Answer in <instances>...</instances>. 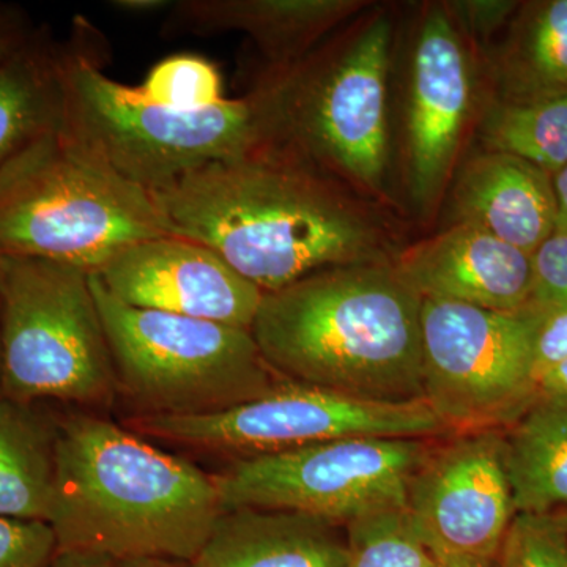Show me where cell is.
<instances>
[{
  "instance_id": "4fadbf2b",
  "label": "cell",
  "mask_w": 567,
  "mask_h": 567,
  "mask_svg": "<svg viewBox=\"0 0 567 567\" xmlns=\"http://www.w3.org/2000/svg\"><path fill=\"white\" fill-rule=\"evenodd\" d=\"M406 82V183L425 210L450 181L475 102V63L445 3L417 24Z\"/></svg>"
},
{
  "instance_id": "e0dca14e",
  "label": "cell",
  "mask_w": 567,
  "mask_h": 567,
  "mask_svg": "<svg viewBox=\"0 0 567 567\" xmlns=\"http://www.w3.org/2000/svg\"><path fill=\"white\" fill-rule=\"evenodd\" d=\"M453 212L454 223L535 254L555 234L554 175L509 153L484 151L458 175Z\"/></svg>"
},
{
  "instance_id": "74e56055",
  "label": "cell",
  "mask_w": 567,
  "mask_h": 567,
  "mask_svg": "<svg viewBox=\"0 0 567 567\" xmlns=\"http://www.w3.org/2000/svg\"><path fill=\"white\" fill-rule=\"evenodd\" d=\"M0 395H2V322H0Z\"/></svg>"
},
{
  "instance_id": "6da1fadb",
  "label": "cell",
  "mask_w": 567,
  "mask_h": 567,
  "mask_svg": "<svg viewBox=\"0 0 567 567\" xmlns=\"http://www.w3.org/2000/svg\"><path fill=\"white\" fill-rule=\"evenodd\" d=\"M151 194L174 235L207 246L264 293L324 268L399 256L372 200L275 144Z\"/></svg>"
},
{
  "instance_id": "7402d4cb",
  "label": "cell",
  "mask_w": 567,
  "mask_h": 567,
  "mask_svg": "<svg viewBox=\"0 0 567 567\" xmlns=\"http://www.w3.org/2000/svg\"><path fill=\"white\" fill-rule=\"evenodd\" d=\"M495 58L498 100L524 102L567 93V0L518 7Z\"/></svg>"
},
{
  "instance_id": "9a60e30c",
  "label": "cell",
  "mask_w": 567,
  "mask_h": 567,
  "mask_svg": "<svg viewBox=\"0 0 567 567\" xmlns=\"http://www.w3.org/2000/svg\"><path fill=\"white\" fill-rule=\"evenodd\" d=\"M399 276L423 300L456 301L516 312L532 305L533 254L472 226L454 223L395 257Z\"/></svg>"
},
{
  "instance_id": "7a4b0ae2",
  "label": "cell",
  "mask_w": 567,
  "mask_h": 567,
  "mask_svg": "<svg viewBox=\"0 0 567 567\" xmlns=\"http://www.w3.org/2000/svg\"><path fill=\"white\" fill-rule=\"evenodd\" d=\"M421 309L394 264L346 265L264 293L251 333L282 379L369 401H417Z\"/></svg>"
},
{
  "instance_id": "f1b7e54d",
  "label": "cell",
  "mask_w": 567,
  "mask_h": 567,
  "mask_svg": "<svg viewBox=\"0 0 567 567\" xmlns=\"http://www.w3.org/2000/svg\"><path fill=\"white\" fill-rule=\"evenodd\" d=\"M464 35L487 40L517 13L518 3L511 0H462L445 3Z\"/></svg>"
},
{
  "instance_id": "52a82bcc",
  "label": "cell",
  "mask_w": 567,
  "mask_h": 567,
  "mask_svg": "<svg viewBox=\"0 0 567 567\" xmlns=\"http://www.w3.org/2000/svg\"><path fill=\"white\" fill-rule=\"evenodd\" d=\"M117 388L142 415L221 412L274 390L282 377L251 330L123 303L91 275Z\"/></svg>"
},
{
  "instance_id": "e575fe53",
  "label": "cell",
  "mask_w": 567,
  "mask_h": 567,
  "mask_svg": "<svg viewBox=\"0 0 567 567\" xmlns=\"http://www.w3.org/2000/svg\"><path fill=\"white\" fill-rule=\"evenodd\" d=\"M111 6L114 9L126 11V13L148 14L171 9L173 2H167V0H114Z\"/></svg>"
},
{
  "instance_id": "ba28073f",
  "label": "cell",
  "mask_w": 567,
  "mask_h": 567,
  "mask_svg": "<svg viewBox=\"0 0 567 567\" xmlns=\"http://www.w3.org/2000/svg\"><path fill=\"white\" fill-rule=\"evenodd\" d=\"M2 395L81 405L114 401L117 377L91 274L0 256Z\"/></svg>"
},
{
  "instance_id": "5bb4252c",
  "label": "cell",
  "mask_w": 567,
  "mask_h": 567,
  "mask_svg": "<svg viewBox=\"0 0 567 567\" xmlns=\"http://www.w3.org/2000/svg\"><path fill=\"white\" fill-rule=\"evenodd\" d=\"M103 286L123 303L251 330L264 292L207 246L163 235L104 265Z\"/></svg>"
},
{
  "instance_id": "d4e9b609",
  "label": "cell",
  "mask_w": 567,
  "mask_h": 567,
  "mask_svg": "<svg viewBox=\"0 0 567 567\" xmlns=\"http://www.w3.org/2000/svg\"><path fill=\"white\" fill-rule=\"evenodd\" d=\"M140 92L152 103L177 110H200L226 99L219 70L200 55H171L156 63Z\"/></svg>"
},
{
  "instance_id": "603a6c76",
  "label": "cell",
  "mask_w": 567,
  "mask_h": 567,
  "mask_svg": "<svg viewBox=\"0 0 567 567\" xmlns=\"http://www.w3.org/2000/svg\"><path fill=\"white\" fill-rule=\"evenodd\" d=\"M481 140L488 152L509 153L557 174L567 166V93L524 102L492 100Z\"/></svg>"
},
{
  "instance_id": "484cf974",
  "label": "cell",
  "mask_w": 567,
  "mask_h": 567,
  "mask_svg": "<svg viewBox=\"0 0 567 567\" xmlns=\"http://www.w3.org/2000/svg\"><path fill=\"white\" fill-rule=\"evenodd\" d=\"M495 561L496 567H567L561 514H517Z\"/></svg>"
},
{
  "instance_id": "1f68e13d",
  "label": "cell",
  "mask_w": 567,
  "mask_h": 567,
  "mask_svg": "<svg viewBox=\"0 0 567 567\" xmlns=\"http://www.w3.org/2000/svg\"><path fill=\"white\" fill-rule=\"evenodd\" d=\"M535 398L567 399V358L537 379Z\"/></svg>"
},
{
  "instance_id": "4316f807",
  "label": "cell",
  "mask_w": 567,
  "mask_h": 567,
  "mask_svg": "<svg viewBox=\"0 0 567 567\" xmlns=\"http://www.w3.org/2000/svg\"><path fill=\"white\" fill-rule=\"evenodd\" d=\"M58 550L48 522L0 517V567H44Z\"/></svg>"
},
{
  "instance_id": "d590c367",
  "label": "cell",
  "mask_w": 567,
  "mask_h": 567,
  "mask_svg": "<svg viewBox=\"0 0 567 567\" xmlns=\"http://www.w3.org/2000/svg\"><path fill=\"white\" fill-rule=\"evenodd\" d=\"M115 567H196L188 559L140 557L115 559Z\"/></svg>"
},
{
  "instance_id": "3957f363",
  "label": "cell",
  "mask_w": 567,
  "mask_h": 567,
  "mask_svg": "<svg viewBox=\"0 0 567 567\" xmlns=\"http://www.w3.org/2000/svg\"><path fill=\"white\" fill-rule=\"evenodd\" d=\"M223 513L213 476L91 415L59 420V550L193 561Z\"/></svg>"
},
{
  "instance_id": "4dcf8cb0",
  "label": "cell",
  "mask_w": 567,
  "mask_h": 567,
  "mask_svg": "<svg viewBox=\"0 0 567 567\" xmlns=\"http://www.w3.org/2000/svg\"><path fill=\"white\" fill-rule=\"evenodd\" d=\"M37 29L21 7L0 2V62L21 50Z\"/></svg>"
},
{
  "instance_id": "8992f818",
  "label": "cell",
  "mask_w": 567,
  "mask_h": 567,
  "mask_svg": "<svg viewBox=\"0 0 567 567\" xmlns=\"http://www.w3.org/2000/svg\"><path fill=\"white\" fill-rule=\"evenodd\" d=\"M174 235L151 193L58 128L0 166V256L96 275L148 238Z\"/></svg>"
},
{
  "instance_id": "d6a6232c",
  "label": "cell",
  "mask_w": 567,
  "mask_h": 567,
  "mask_svg": "<svg viewBox=\"0 0 567 567\" xmlns=\"http://www.w3.org/2000/svg\"><path fill=\"white\" fill-rule=\"evenodd\" d=\"M44 567H115V559L89 551L58 550Z\"/></svg>"
},
{
  "instance_id": "5b68a950",
  "label": "cell",
  "mask_w": 567,
  "mask_h": 567,
  "mask_svg": "<svg viewBox=\"0 0 567 567\" xmlns=\"http://www.w3.org/2000/svg\"><path fill=\"white\" fill-rule=\"evenodd\" d=\"M393 35V17L375 10L252 89L262 96L271 144L368 200L388 197Z\"/></svg>"
},
{
  "instance_id": "83f0119b",
  "label": "cell",
  "mask_w": 567,
  "mask_h": 567,
  "mask_svg": "<svg viewBox=\"0 0 567 567\" xmlns=\"http://www.w3.org/2000/svg\"><path fill=\"white\" fill-rule=\"evenodd\" d=\"M532 306L540 311L567 309V234H554L533 254Z\"/></svg>"
},
{
  "instance_id": "836d02e7",
  "label": "cell",
  "mask_w": 567,
  "mask_h": 567,
  "mask_svg": "<svg viewBox=\"0 0 567 567\" xmlns=\"http://www.w3.org/2000/svg\"><path fill=\"white\" fill-rule=\"evenodd\" d=\"M554 189L557 197L555 234H567V166L554 175Z\"/></svg>"
},
{
  "instance_id": "277c9868",
  "label": "cell",
  "mask_w": 567,
  "mask_h": 567,
  "mask_svg": "<svg viewBox=\"0 0 567 567\" xmlns=\"http://www.w3.org/2000/svg\"><path fill=\"white\" fill-rule=\"evenodd\" d=\"M104 58L102 35L78 18L70 39L61 43L62 128L148 193L271 144L259 92L177 110L112 80L104 73Z\"/></svg>"
},
{
  "instance_id": "d6986e66",
  "label": "cell",
  "mask_w": 567,
  "mask_h": 567,
  "mask_svg": "<svg viewBox=\"0 0 567 567\" xmlns=\"http://www.w3.org/2000/svg\"><path fill=\"white\" fill-rule=\"evenodd\" d=\"M59 420L0 395V517L48 522L58 476Z\"/></svg>"
},
{
  "instance_id": "cb8c5ba5",
  "label": "cell",
  "mask_w": 567,
  "mask_h": 567,
  "mask_svg": "<svg viewBox=\"0 0 567 567\" xmlns=\"http://www.w3.org/2000/svg\"><path fill=\"white\" fill-rule=\"evenodd\" d=\"M344 529L346 567H435L406 507L369 514Z\"/></svg>"
},
{
  "instance_id": "44dd1931",
  "label": "cell",
  "mask_w": 567,
  "mask_h": 567,
  "mask_svg": "<svg viewBox=\"0 0 567 567\" xmlns=\"http://www.w3.org/2000/svg\"><path fill=\"white\" fill-rule=\"evenodd\" d=\"M61 43L47 28L0 62V166L44 134L61 128Z\"/></svg>"
},
{
  "instance_id": "8d00e7d4",
  "label": "cell",
  "mask_w": 567,
  "mask_h": 567,
  "mask_svg": "<svg viewBox=\"0 0 567 567\" xmlns=\"http://www.w3.org/2000/svg\"><path fill=\"white\" fill-rule=\"evenodd\" d=\"M435 567H496L495 559H476L462 557H432Z\"/></svg>"
},
{
  "instance_id": "7c38bea8",
  "label": "cell",
  "mask_w": 567,
  "mask_h": 567,
  "mask_svg": "<svg viewBox=\"0 0 567 567\" xmlns=\"http://www.w3.org/2000/svg\"><path fill=\"white\" fill-rule=\"evenodd\" d=\"M432 443L406 491V513L432 557L496 559L514 517L503 429Z\"/></svg>"
},
{
  "instance_id": "f35d334b",
  "label": "cell",
  "mask_w": 567,
  "mask_h": 567,
  "mask_svg": "<svg viewBox=\"0 0 567 567\" xmlns=\"http://www.w3.org/2000/svg\"><path fill=\"white\" fill-rule=\"evenodd\" d=\"M563 520H565L566 528H567V513H561Z\"/></svg>"
},
{
  "instance_id": "ffe728a7",
  "label": "cell",
  "mask_w": 567,
  "mask_h": 567,
  "mask_svg": "<svg viewBox=\"0 0 567 567\" xmlns=\"http://www.w3.org/2000/svg\"><path fill=\"white\" fill-rule=\"evenodd\" d=\"M503 435L517 514L567 513V399L535 398Z\"/></svg>"
},
{
  "instance_id": "30bf717a",
  "label": "cell",
  "mask_w": 567,
  "mask_h": 567,
  "mask_svg": "<svg viewBox=\"0 0 567 567\" xmlns=\"http://www.w3.org/2000/svg\"><path fill=\"white\" fill-rule=\"evenodd\" d=\"M540 316L423 300V399L451 434L506 429L532 405Z\"/></svg>"
},
{
  "instance_id": "8fae6325",
  "label": "cell",
  "mask_w": 567,
  "mask_h": 567,
  "mask_svg": "<svg viewBox=\"0 0 567 567\" xmlns=\"http://www.w3.org/2000/svg\"><path fill=\"white\" fill-rule=\"evenodd\" d=\"M128 425L167 442L238 458L358 436L439 439L451 434L424 399L369 401L287 379L267 394L221 412L137 415Z\"/></svg>"
},
{
  "instance_id": "2e32d148",
  "label": "cell",
  "mask_w": 567,
  "mask_h": 567,
  "mask_svg": "<svg viewBox=\"0 0 567 567\" xmlns=\"http://www.w3.org/2000/svg\"><path fill=\"white\" fill-rule=\"evenodd\" d=\"M365 6L363 0H182L171 6L163 32H244L267 61L265 73H276L305 59Z\"/></svg>"
},
{
  "instance_id": "f546056e",
  "label": "cell",
  "mask_w": 567,
  "mask_h": 567,
  "mask_svg": "<svg viewBox=\"0 0 567 567\" xmlns=\"http://www.w3.org/2000/svg\"><path fill=\"white\" fill-rule=\"evenodd\" d=\"M567 358V309L543 311L533 346V377L537 379Z\"/></svg>"
},
{
  "instance_id": "9c48e42d",
  "label": "cell",
  "mask_w": 567,
  "mask_h": 567,
  "mask_svg": "<svg viewBox=\"0 0 567 567\" xmlns=\"http://www.w3.org/2000/svg\"><path fill=\"white\" fill-rule=\"evenodd\" d=\"M434 440H331L237 458L229 468L212 475L213 483L223 511H287L346 527L379 511L406 507L410 480Z\"/></svg>"
},
{
  "instance_id": "ac0fdd59",
  "label": "cell",
  "mask_w": 567,
  "mask_h": 567,
  "mask_svg": "<svg viewBox=\"0 0 567 567\" xmlns=\"http://www.w3.org/2000/svg\"><path fill=\"white\" fill-rule=\"evenodd\" d=\"M341 525L287 511L226 509L196 567H346Z\"/></svg>"
}]
</instances>
